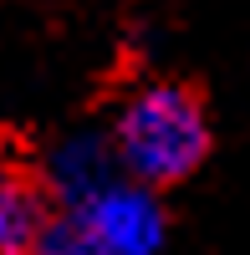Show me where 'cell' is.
<instances>
[{
    "mask_svg": "<svg viewBox=\"0 0 250 255\" xmlns=\"http://www.w3.org/2000/svg\"><path fill=\"white\" fill-rule=\"evenodd\" d=\"M113 163H118L113 143L102 148V143H87V138H72L46 158V189L56 194V204H77V199H87L92 189H102L113 179L108 174Z\"/></svg>",
    "mask_w": 250,
    "mask_h": 255,
    "instance_id": "277c9868",
    "label": "cell"
},
{
    "mask_svg": "<svg viewBox=\"0 0 250 255\" xmlns=\"http://www.w3.org/2000/svg\"><path fill=\"white\" fill-rule=\"evenodd\" d=\"M108 143L128 179L148 189H174L189 174H199V163L210 158L215 128H210V108H204L199 87L153 77L118 102Z\"/></svg>",
    "mask_w": 250,
    "mask_h": 255,
    "instance_id": "6da1fadb",
    "label": "cell"
},
{
    "mask_svg": "<svg viewBox=\"0 0 250 255\" xmlns=\"http://www.w3.org/2000/svg\"><path fill=\"white\" fill-rule=\"evenodd\" d=\"M46 179H31L26 168L0 163V255H36L51 225Z\"/></svg>",
    "mask_w": 250,
    "mask_h": 255,
    "instance_id": "3957f363",
    "label": "cell"
},
{
    "mask_svg": "<svg viewBox=\"0 0 250 255\" xmlns=\"http://www.w3.org/2000/svg\"><path fill=\"white\" fill-rule=\"evenodd\" d=\"M153 194L158 189L138 179H108L87 199L61 204V215L82 230L92 255H153L163 245V209Z\"/></svg>",
    "mask_w": 250,
    "mask_h": 255,
    "instance_id": "7a4b0ae2",
    "label": "cell"
}]
</instances>
